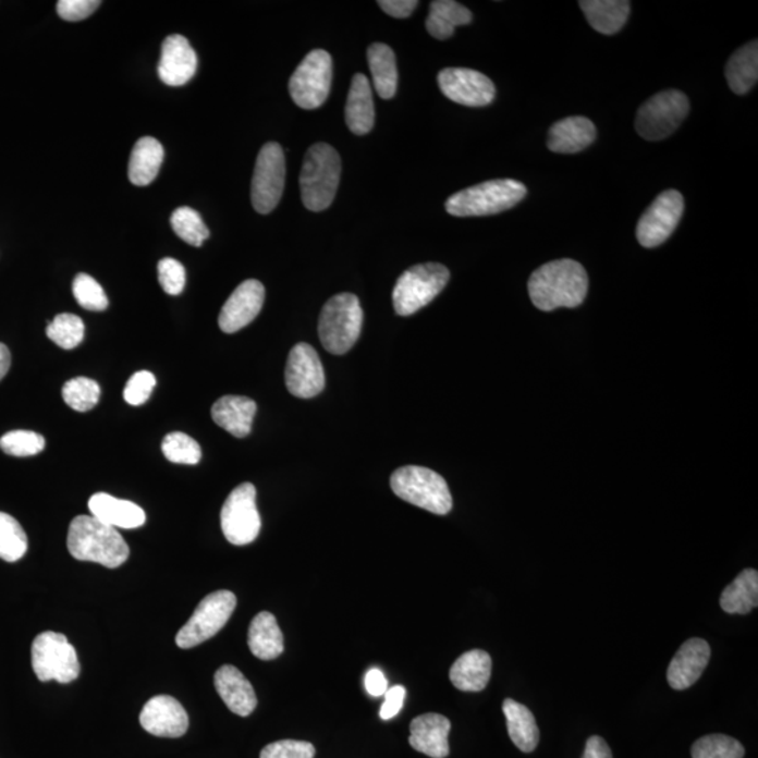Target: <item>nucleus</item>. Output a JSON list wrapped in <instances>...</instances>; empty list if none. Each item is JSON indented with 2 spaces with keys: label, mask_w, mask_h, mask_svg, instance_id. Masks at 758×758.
<instances>
[{
  "label": "nucleus",
  "mask_w": 758,
  "mask_h": 758,
  "mask_svg": "<svg viewBox=\"0 0 758 758\" xmlns=\"http://www.w3.org/2000/svg\"><path fill=\"white\" fill-rule=\"evenodd\" d=\"M140 726L158 737H182L188 729L186 709L170 695L150 698L139 716Z\"/></svg>",
  "instance_id": "a211bd4d"
},
{
  "label": "nucleus",
  "mask_w": 758,
  "mask_h": 758,
  "mask_svg": "<svg viewBox=\"0 0 758 758\" xmlns=\"http://www.w3.org/2000/svg\"><path fill=\"white\" fill-rule=\"evenodd\" d=\"M711 659V646L701 638H692L682 645L668 669L670 687L683 692L701 678Z\"/></svg>",
  "instance_id": "aec40b11"
},
{
  "label": "nucleus",
  "mask_w": 758,
  "mask_h": 758,
  "mask_svg": "<svg viewBox=\"0 0 758 758\" xmlns=\"http://www.w3.org/2000/svg\"><path fill=\"white\" fill-rule=\"evenodd\" d=\"M363 309L356 295L332 296L319 316V339L329 353L342 356L356 344L363 328Z\"/></svg>",
  "instance_id": "423d86ee"
},
{
  "label": "nucleus",
  "mask_w": 758,
  "mask_h": 758,
  "mask_svg": "<svg viewBox=\"0 0 758 758\" xmlns=\"http://www.w3.org/2000/svg\"><path fill=\"white\" fill-rule=\"evenodd\" d=\"M68 551L77 561L100 563L115 568L130 557V547L119 529L107 526L94 516L72 519L68 533Z\"/></svg>",
  "instance_id": "f03ea898"
},
{
  "label": "nucleus",
  "mask_w": 758,
  "mask_h": 758,
  "mask_svg": "<svg viewBox=\"0 0 758 758\" xmlns=\"http://www.w3.org/2000/svg\"><path fill=\"white\" fill-rule=\"evenodd\" d=\"M247 645L257 659L274 660L284 652V635L271 612H260L250 622Z\"/></svg>",
  "instance_id": "cd10ccee"
},
{
  "label": "nucleus",
  "mask_w": 758,
  "mask_h": 758,
  "mask_svg": "<svg viewBox=\"0 0 758 758\" xmlns=\"http://www.w3.org/2000/svg\"><path fill=\"white\" fill-rule=\"evenodd\" d=\"M313 743L303 741H280L270 743L260 753V758H314Z\"/></svg>",
  "instance_id": "49530a36"
},
{
  "label": "nucleus",
  "mask_w": 758,
  "mask_h": 758,
  "mask_svg": "<svg viewBox=\"0 0 758 758\" xmlns=\"http://www.w3.org/2000/svg\"><path fill=\"white\" fill-rule=\"evenodd\" d=\"M236 609V597L232 591L220 590L204 597L192 619L179 631L176 644L180 649H192L216 636Z\"/></svg>",
  "instance_id": "9b49d317"
},
{
  "label": "nucleus",
  "mask_w": 758,
  "mask_h": 758,
  "mask_svg": "<svg viewBox=\"0 0 758 758\" xmlns=\"http://www.w3.org/2000/svg\"><path fill=\"white\" fill-rule=\"evenodd\" d=\"M163 455L173 464L197 465L201 460V447L184 432L174 431L162 441Z\"/></svg>",
  "instance_id": "a19ab883"
},
{
  "label": "nucleus",
  "mask_w": 758,
  "mask_h": 758,
  "mask_svg": "<svg viewBox=\"0 0 758 758\" xmlns=\"http://www.w3.org/2000/svg\"><path fill=\"white\" fill-rule=\"evenodd\" d=\"M12 364V356H11V350H9L7 346H4L3 343H0V381L7 376L9 372V368H11Z\"/></svg>",
  "instance_id": "864d4df0"
},
{
  "label": "nucleus",
  "mask_w": 758,
  "mask_h": 758,
  "mask_svg": "<svg viewBox=\"0 0 758 758\" xmlns=\"http://www.w3.org/2000/svg\"><path fill=\"white\" fill-rule=\"evenodd\" d=\"M332 81V57L327 51L314 50L304 58L291 76L290 95L301 109L315 110L328 100Z\"/></svg>",
  "instance_id": "9d476101"
},
{
  "label": "nucleus",
  "mask_w": 758,
  "mask_h": 758,
  "mask_svg": "<svg viewBox=\"0 0 758 758\" xmlns=\"http://www.w3.org/2000/svg\"><path fill=\"white\" fill-rule=\"evenodd\" d=\"M159 283L164 293L180 295L186 286V269L179 260L164 257L158 265Z\"/></svg>",
  "instance_id": "c03bdc74"
},
{
  "label": "nucleus",
  "mask_w": 758,
  "mask_h": 758,
  "mask_svg": "<svg viewBox=\"0 0 758 758\" xmlns=\"http://www.w3.org/2000/svg\"><path fill=\"white\" fill-rule=\"evenodd\" d=\"M99 0H60L57 3L58 16L66 22H81L99 9Z\"/></svg>",
  "instance_id": "de8ad7c7"
},
{
  "label": "nucleus",
  "mask_w": 758,
  "mask_h": 758,
  "mask_svg": "<svg viewBox=\"0 0 758 758\" xmlns=\"http://www.w3.org/2000/svg\"><path fill=\"white\" fill-rule=\"evenodd\" d=\"M693 758H743L745 747L736 738L726 735H708L698 738L692 747Z\"/></svg>",
  "instance_id": "ea45409f"
},
{
  "label": "nucleus",
  "mask_w": 758,
  "mask_h": 758,
  "mask_svg": "<svg viewBox=\"0 0 758 758\" xmlns=\"http://www.w3.org/2000/svg\"><path fill=\"white\" fill-rule=\"evenodd\" d=\"M492 675V658L485 650H469L455 660L450 669V680L464 693H480L488 687Z\"/></svg>",
  "instance_id": "393cba45"
},
{
  "label": "nucleus",
  "mask_w": 758,
  "mask_h": 758,
  "mask_svg": "<svg viewBox=\"0 0 758 758\" xmlns=\"http://www.w3.org/2000/svg\"><path fill=\"white\" fill-rule=\"evenodd\" d=\"M342 160L329 144L318 143L306 152L299 174L303 203L309 211L327 210L337 196Z\"/></svg>",
  "instance_id": "7ed1b4c3"
},
{
  "label": "nucleus",
  "mask_w": 758,
  "mask_h": 758,
  "mask_svg": "<svg viewBox=\"0 0 758 758\" xmlns=\"http://www.w3.org/2000/svg\"><path fill=\"white\" fill-rule=\"evenodd\" d=\"M155 386H157V378H155L152 372H135L126 382L124 390L125 402L133 406L144 405L152 395Z\"/></svg>",
  "instance_id": "a18cd8bd"
},
{
  "label": "nucleus",
  "mask_w": 758,
  "mask_h": 758,
  "mask_svg": "<svg viewBox=\"0 0 758 758\" xmlns=\"http://www.w3.org/2000/svg\"><path fill=\"white\" fill-rule=\"evenodd\" d=\"M503 713L508 721L509 736L514 745L523 753L536 750L539 743V729L534 713L512 698L504 699Z\"/></svg>",
  "instance_id": "7c9ffc66"
},
{
  "label": "nucleus",
  "mask_w": 758,
  "mask_h": 758,
  "mask_svg": "<svg viewBox=\"0 0 758 758\" xmlns=\"http://www.w3.org/2000/svg\"><path fill=\"white\" fill-rule=\"evenodd\" d=\"M46 449V440L30 430L9 431L0 439V450L12 456H33Z\"/></svg>",
  "instance_id": "79ce46f5"
},
{
  "label": "nucleus",
  "mask_w": 758,
  "mask_h": 758,
  "mask_svg": "<svg viewBox=\"0 0 758 758\" xmlns=\"http://www.w3.org/2000/svg\"><path fill=\"white\" fill-rule=\"evenodd\" d=\"M198 58L186 37L169 36L162 44L158 65L160 81L168 86H183L196 75Z\"/></svg>",
  "instance_id": "6ab92c4d"
},
{
  "label": "nucleus",
  "mask_w": 758,
  "mask_h": 758,
  "mask_svg": "<svg viewBox=\"0 0 758 758\" xmlns=\"http://www.w3.org/2000/svg\"><path fill=\"white\" fill-rule=\"evenodd\" d=\"M758 606V573L755 568H745L723 590L721 596L722 610L732 615H746Z\"/></svg>",
  "instance_id": "f704fd0d"
},
{
  "label": "nucleus",
  "mask_w": 758,
  "mask_h": 758,
  "mask_svg": "<svg viewBox=\"0 0 758 758\" xmlns=\"http://www.w3.org/2000/svg\"><path fill=\"white\" fill-rule=\"evenodd\" d=\"M374 87L382 99H392L398 89V66L395 52L387 44L376 42L367 51Z\"/></svg>",
  "instance_id": "2f4dec72"
},
{
  "label": "nucleus",
  "mask_w": 758,
  "mask_h": 758,
  "mask_svg": "<svg viewBox=\"0 0 758 758\" xmlns=\"http://www.w3.org/2000/svg\"><path fill=\"white\" fill-rule=\"evenodd\" d=\"M163 159L164 149L158 139L152 137L138 139L130 158V182L138 187L148 186L157 179Z\"/></svg>",
  "instance_id": "c85d7f7f"
},
{
  "label": "nucleus",
  "mask_w": 758,
  "mask_h": 758,
  "mask_svg": "<svg viewBox=\"0 0 758 758\" xmlns=\"http://www.w3.org/2000/svg\"><path fill=\"white\" fill-rule=\"evenodd\" d=\"M366 689L371 697H382L388 692V680L379 669L368 670Z\"/></svg>",
  "instance_id": "3c124183"
},
{
  "label": "nucleus",
  "mask_w": 758,
  "mask_h": 758,
  "mask_svg": "<svg viewBox=\"0 0 758 758\" xmlns=\"http://www.w3.org/2000/svg\"><path fill=\"white\" fill-rule=\"evenodd\" d=\"M34 673L42 683L56 680L68 684L80 677L81 664L74 646L66 636L58 632H42L32 646Z\"/></svg>",
  "instance_id": "6e6552de"
},
{
  "label": "nucleus",
  "mask_w": 758,
  "mask_h": 758,
  "mask_svg": "<svg viewBox=\"0 0 758 758\" xmlns=\"http://www.w3.org/2000/svg\"><path fill=\"white\" fill-rule=\"evenodd\" d=\"M47 337L63 350H72L85 339V323L74 314H60L48 323Z\"/></svg>",
  "instance_id": "4c0bfd02"
},
{
  "label": "nucleus",
  "mask_w": 758,
  "mask_h": 758,
  "mask_svg": "<svg viewBox=\"0 0 758 758\" xmlns=\"http://www.w3.org/2000/svg\"><path fill=\"white\" fill-rule=\"evenodd\" d=\"M442 95L466 107H485L494 100L496 87L488 76L466 68H447L437 77Z\"/></svg>",
  "instance_id": "2eb2a0df"
},
{
  "label": "nucleus",
  "mask_w": 758,
  "mask_h": 758,
  "mask_svg": "<svg viewBox=\"0 0 758 758\" xmlns=\"http://www.w3.org/2000/svg\"><path fill=\"white\" fill-rule=\"evenodd\" d=\"M684 212V198L677 190L660 194L636 227V237L644 247L662 245L672 236Z\"/></svg>",
  "instance_id": "4468645a"
},
{
  "label": "nucleus",
  "mask_w": 758,
  "mask_h": 758,
  "mask_svg": "<svg viewBox=\"0 0 758 758\" xmlns=\"http://www.w3.org/2000/svg\"><path fill=\"white\" fill-rule=\"evenodd\" d=\"M72 293H74L77 304L87 310H105L109 306V298L94 277L85 273L77 274L72 284Z\"/></svg>",
  "instance_id": "37998d69"
},
{
  "label": "nucleus",
  "mask_w": 758,
  "mask_h": 758,
  "mask_svg": "<svg viewBox=\"0 0 758 758\" xmlns=\"http://www.w3.org/2000/svg\"><path fill=\"white\" fill-rule=\"evenodd\" d=\"M582 758H612L611 748L607 745L604 738L591 736L586 743Z\"/></svg>",
  "instance_id": "603ef678"
},
{
  "label": "nucleus",
  "mask_w": 758,
  "mask_h": 758,
  "mask_svg": "<svg viewBox=\"0 0 758 758\" xmlns=\"http://www.w3.org/2000/svg\"><path fill=\"white\" fill-rule=\"evenodd\" d=\"M285 184L284 150L277 143L260 149L252 179V204L259 213H270L283 196Z\"/></svg>",
  "instance_id": "ddd939ff"
},
{
  "label": "nucleus",
  "mask_w": 758,
  "mask_h": 758,
  "mask_svg": "<svg viewBox=\"0 0 758 758\" xmlns=\"http://www.w3.org/2000/svg\"><path fill=\"white\" fill-rule=\"evenodd\" d=\"M589 277L575 260L549 261L529 277L528 293L533 304L543 313L558 308H577L585 303Z\"/></svg>",
  "instance_id": "f257e3e1"
},
{
  "label": "nucleus",
  "mask_w": 758,
  "mask_h": 758,
  "mask_svg": "<svg viewBox=\"0 0 758 758\" xmlns=\"http://www.w3.org/2000/svg\"><path fill=\"white\" fill-rule=\"evenodd\" d=\"M451 722L440 713H425L411 722L409 745L416 751L431 758L450 755L449 735Z\"/></svg>",
  "instance_id": "412c9836"
},
{
  "label": "nucleus",
  "mask_w": 758,
  "mask_h": 758,
  "mask_svg": "<svg viewBox=\"0 0 758 758\" xmlns=\"http://www.w3.org/2000/svg\"><path fill=\"white\" fill-rule=\"evenodd\" d=\"M265 296V286L260 281H243L222 306L218 318L222 332L236 333L252 323L264 308Z\"/></svg>",
  "instance_id": "f3484780"
},
{
  "label": "nucleus",
  "mask_w": 758,
  "mask_h": 758,
  "mask_svg": "<svg viewBox=\"0 0 758 758\" xmlns=\"http://www.w3.org/2000/svg\"><path fill=\"white\" fill-rule=\"evenodd\" d=\"M729 87L736 95H746L755 87L758 80V42L750 41L729 58L726 65Z\"/></svg>",
  "instance_id": "473e14b6"
},
{
  "label": "nucleus",
  "mask_w": 758,
  "mask_h": 758,
  "mask_svg": "<svg viewBox=\"0 0 758 758\" xmlns=\"http://www.w3.org/2000/svg\"><path fill=\"white\" fill-rule=\"evenodd\" d=\"M450 271L440 264L416 265L407 269L393 289V308L401 316L416 314L445 289Z\"/></svg>",
  "instance_id": "0eeeda50"
},
{
  "label": "nucleus",
  "mask_w": 758,
  "mask_h": 758,
  "mask_svg": "<svg viewBox=\"0 0 758 758\" xmlns=\"http://www.w3.org/2000/svg\"><path fill=\"white\" fill-rule=\"evenodd\" d=\"M383 697H386V701L382 704L379 717H381L383 721H390V719L395 718L398 713L401 712L403 701H405L406 697V689L402 687V685H395V687L388 688Z\"/></svg>",
  "instance_id": "09e8293b"
},
{
  "label": "nucleus",
  "mask_w": 758,
  "mask_h": 758,
  "mask_svg": "<svg viewBox=\"0 0 758 758\" xmlns=\"http://www.w3.org/2000/svg\"><path fill=\"white\" fill-rule=\"evenodd\" d=\"M89 510L91 516L113 528L134 529L143 527L147 522V516L138 504L107 493L91 496Z\"/></svg>",
  "instance_id": "b1692460"
},
{
  "label": "nucleus",
  "mask_w": 758,
  "mask_h": 758,
  "mask_svg": "<svg viewBox=\"0 0 758 758\" xmlns=\"http://www.w3.org/2000/svg\"><path fill=\"white\" fill-rule=\"evenodd\" d=\"M286 390L291 395L309 400L325 388V371L318 353L306 343L291 350L285 368Z\"/></svg>",
  "instance_id": "dca6fc26"
},
{
  "label": "nucleus",
  "mask_w": 758,
  "mask_h": 758,
  "mask_svg": "<svg viewBox=\"0 0 758 758\" xmlns=\"http://www.w3.org/2000/svg\"><path fill=\"white\" fill-rule=\"evenodd\" d=\"M100 386L94 379L77 377L68 381L62 388V398L66 405L76 412H89L99 403Z\"/></svg>",
  "instance_id": "58836bf2"
},
{
  "label": "nucleus",
  "mask_w": 758,
  "mask_h": 758,
  "mask_svg": "<svg viewBox=\"0 0 758 758\" xmlns=\"http://www.w3.org/2000/svg\"><path fill=\"white\" fill-rule=\"evenodd\" d=\"M393 493L427 512L445 516L453 510V496L441 475L425 466L407 465L391 476Z\"/></svg>",
  "instance_id": "39448f33"
},
{
  "label": "nucleus",
  "mask_w": 758,
  "mask_h": 758,
  "mask_svg": "<svg viewBox=\"0 0 758 758\" xmlns=\"http://www.w3.org/2000/svg\"><path fill=\"white\" fill-rule=\"evenodd\" d=\"M213 684L222 701L235 716L245 718L255 711L257 707L255 689L235 665L225 664L218 669Z\"/></svg>",
  "instance_id": "4be33fe9"
},
{
  "label": "nucleus",
  "mask_w": 758,
  "mask_h": 758,
  "mask_svg": "<svg viewBox=\"0 0 758 758\" xmlns=\"http://www.w3.org/2000/svg\"><path fill=\"white\" fill-rule=\"evenodd\" d=\"M256 411V403L249 398L230 395L213 403L211 416L217 426L233 437L243 439L250 435Z\"/></svg>",
  "instance_id": "a878e982"
},
{
  "label": "nucleus",
  "mask_w": 758,
  "mask_h": 758,
  "mask_svg": "<svg viewBox=\"0 0 758 758\" xmlns=\"http://www.w3.org/2000/svg\"><path fill=\"white\" fill-rule=\"evenodd\" d=\"M28 539L21 523L11 514L0 512V559L17 562L26 555Z\"/></svg>",
  "instance_id": "c9c22d12"
},
{
  "label": "nucleus",
  "mask_w": 758,
  "mask_h": 758,
  "mask_svg": "<svg viewBox=\"0 0 758 758\" xmlns=\"http://www.w3.org/2000/svg\"><path fill=\"white\" fill-rule=\"evenodd\" d=\"M223 536L232 546H247L259 537L261 518L257 512L256 488L242 484L228 496L221 510Z\"/></svg>",
  "instance_id": "f8f14e48"
},
{
  "label": "nucleus",
  "mask_w": 758,
  "mask_h": 758,
  "mask_svg": "<svg viewBox=\"0 0 758 758\" xmlns=\"http://www.w3.org/2000/svg\"><path fill=\"white\" fill-rule=\"evenodd\" d=\"M170 223L180 240L188 245L200 247L210 237V230L204 223L200 212L190 207H180L170 217Z\"/></svg>",
  "instance_id": "e433bc0d"
},
{
  "label": "nucleus",
  "mask_w": 758,
  "mask_h": 758,
  "mask_svg": "<svg viewBox=\"0 0 758 758\" xmlns=\"http://www.w3.org/2000/svg\"><path fill=\"white\" fill-rule=\"evenodd\" d=\"M688 97L680 90H664L646 100L636 114V133L646 140H663L688 115Z\"/></svg>",
  "instance_id": "1a4fd4ad"
},
{
  "label": "nucleus",
  "mask_w": 758,
  "mask_h": 758,
  "mask_svg": "<svg viewBox=\"0 0 758 758\" xmlns=\"http://www.w3.org/2000/svg\"><path fill=\"white\" fill-rule=\"evenodd\" d=\"M596 137V125L589 119L567 117L549 130L548 148L555 154H577L590 147Z\"/></svg>",
  "instance_id": "5701e85b"
},
{
  "label": "nucleus",
  "mask_w": 758,
  "mask_h": 758,
  "mask_svg": "<svg viewBox=\"0 0 758 758\" xmlns=\"http://www.w3.org/2000/svg\"><path fill=\"white\" fill-rule=\"evenodd\" d=\"M374 121H376V109H374L371 85L367 76L356 74L353 76L347 97L346 124L353 134L366 135L372 130Z\"/></svg>",
  "instance_id": "bb28decb"
},
{
  "label": "nucleus",
  "mask_w": 758,
  "mask_h": 758,
  "mask_svg": "<svg viewBox=\"0 0 758 758\" xmlns=\"http://www.w3.org/2000/svg\"><path fill=\"white\" fill-rule=\"evenodd\" d=\"M378 7L392 17L406 19L415 12V9L419 7V2H416V0H381V2H378Z\"/></svg>",
  "instance_id": "8fccbe9b"
},
{
  "label": "nucleus",
  "mask_w": 758,
  "mask_h": 758,
  "mask_svg": "<svg viewBox=\"0 0 758 758\" xmlns=\"http://www.w3.org/2000/svg\"><path fill=\"white\" fill-rule=\"evenodd\" d=\"M473 22V13L454 0H436L430 3L427 32L437 40H449L455 28Z\"/></svg>",
  "instance_id": "72a5a7b5"
},
{
  "label": "nucleus",
  "mask_w": 758,
  "mask_h": 758,
  "mask_svg": "<svg viewBox=\"0 0 758 758\" xmlns=\"http://www.w3.org/2000/svg\"><path fill=\"white\" fill-rule=\"evenodd\" d=\"M579 7L590 26L607 36L619 33L631 13V3L626 0H582Z\"/></svg>",
  "instance_id": "c756f323"
},
{
  "label": "nucleus",
  "mask_w": 758,
  "mask_h": 758,
  "mask_svg": "<svg viewBox=\"0 0 758 758\" xmlns=\"http://www.w3.org/2000/svg\"><path fill=\"white\" fill-rule=\"evenodd\" d=\"M526 196V186L517 180H489L453 194L445 203V210L454 217L493 216L517 206Z\"/></svg>",
  "instance_id": "20e7f679"
}]
</instances>
